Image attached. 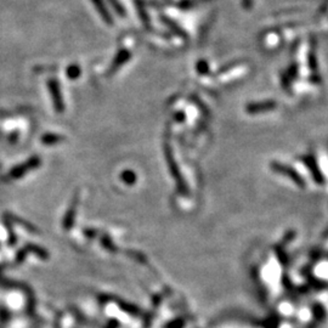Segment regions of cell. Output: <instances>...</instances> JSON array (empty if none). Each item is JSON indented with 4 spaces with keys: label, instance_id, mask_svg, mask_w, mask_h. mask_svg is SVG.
<instances>
[{
    "label": "cell",
    "instance_id": "5b68a950",
    "mask_svg": "<svg viewBox=\"0 0 328 328\" xmlns=\"http://www.w3.org/2000/svg\"><path fill=\"white\" fill-rule=\"evenodd\" d=\"M109 2H111L112 7L116 10V12L120 17H125V10L124 7L122 6V4L119 2V0H109Z\"/></svg>",
    "mask_w": 328,
    "mask_h": 328
},
{
    "label": "cell",
    "instance_id": "7a4b0ae2",
    "mask_svg": "<svg viewBox=\"0 0 328 328\" xmlns=\"http://www.w3.org/2000/svg\"><path fill=\"white\" fill-rule=\"evenodd\" d=\"M161 21L163 22L164 26H165V27L168 28V29L173 33V34L179 35V37H181V38H185V39L188 38L185 30H184L181 27H179V26L176 25L171 19H169V17H166V16H161Z\"/></svg>",
    "mask_w": 328,
    "mask_h": 328
},
{
    "label": "cell",
    "instance_id": "8992f818",
    "mask_svg": "<svg viewBox=\"0 0 328 328\" xmlns=\"http://www.w3.org/2000/svg\"><path fill=\"white\" fill-rule=\"evenodd\" d=\"M243 6L249 9V7L252 6V0H243Z\"/></svg>",
    "mask_w": 328,
    "mask_h": 328
},
{
    "label": "cell",
    "instance_id": "3957f363",
    "mask_svg": "<svg viewBox=\"0 0 328 328\" xmlns=\"http://www.w3.org/2000/svg\"><path fill=\"white\" fill-rule=\"evenodd\" d=\"M137 12H139L140 19H141V21H142L143 26H145L146 28H151L150 17H148V15H147V12H146V9H145V6H143L142 2L137 1Z\"/></svg>",
    "mask_w": 328,
    "mask_h": 328
},
{
    "label": "cell",
    "instance_id": "6da1fadb",
    "mask_svg": "<svg viewBox=\"0 0 328 328\" xmlns=\"http://www.w3.org/2000/svg\"><path fill=\"white\" fill-rule=\"evenodd\" d=\"M91 1H93L94 7L96 9V11L99 12V15L101 16L102 21L109 26L113 25V19H112V16H111V14H109L107 6L105 5L104 0H91Z\"/></svg>",
    "mask_w": 328,
    "mask_h": 328
},
{
    "label": "cell",
    "instance_id": "277c9868",
    "mask_svg": "<svg viewBox=\"0 0 328 328\" xmlns=\"http://www.w3.org/2000/svg\"><path fill=\"white\" fill-rule=\"evenodd\" d=\"M130 57V53L127 50H122L120 53H118L116 60H114V66L113 68H116L118 65H122V62H124V61H127L128 58Z\"/></svg>",
    "mask_w": 328,
    "mask_h": 328
}]
</instances>
